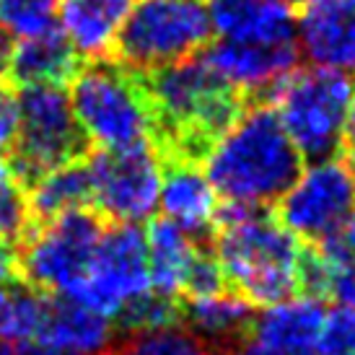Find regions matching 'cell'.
I'll list each match as a JSON object with an SVG mask.
<instances>
[{"label":"cell","instance_id":"cell-14","mask_svg":"<svg viewBox=\"0 0 355 355\" xmlns=\"http://www.w3.org/2000/svg\"><path fill=\"white\" fill-rule=\"evenodd\" d=\"M161 161V192L158 202L164 218L187 231L200 244H210V231L216 228L218 195L198 161L184 158H158Z\"/></svg>","mask_w":355,"mask_h":355},{"label":"cell","instance_id":"cell-34","mask_svg":"<svg viewBox=\"0 0 355 355\" xmlns=\"http://www.w3.org/2000/svg\"><path fill=\"white\" fill-rule=\"evenodd\" d=\"M13 50H16V42L6 26H0V80L8 78L10 73V60H13Z\"/></svg>","mask_w":355,"mask_h":355},{"label":"cell","instance_id":"cell-2","mask_svg":"<svg viewBox=\"0 0 355 355\" xmlns=\"http://www.w3.org/2000/svg\"><path fill=\"white\" fill-rule=\"evenodd\" d=\"M205 177L223 202L272 207L301 174L304 158L267 99L247 101L202 158Z\"/></svg>","mask_w":355,"mask_h":355},{"label":"cell","instance_id":"cell-3","mask_svg":"<svg viewBox=\"0 0 355 355\" xmlns=\"http://www.w3.org/2000/svg\"><path fill=\"white\" fill-rule=\"evenodd\" d=\"M213 231L216 259L231 293L259 306L301 296L304 244L265 207L223 202Z\"/></svg>","mask_w":355,"mask_h":355},{"label":"cell","instance_id":"cell-25","mask_svg":"<svg viewBox=\"0 0 355 355\" xmlns=\"http://www.w3.org/2000/svg\"><path fill=\"white\" fill-rule=\"evenodd\" d=\"M122 329L128 332H146V329H161L174 327L182 322V298L161 296L150 288L148 293L132 298L122 306V311L114 316Z\"/></svg>","mask_w":355,"mask_h":355},{"label":"cell","instance_id":"cell-35","mask_svg":"<svg viewBox=\"0 0 355 355\" xmlns=\"http://www.w3.org/2000/svg\"><path fill=\"white\" fill-rule=\"evenodd\" d=\"M340 146L345 148L347 164H353V166H355V99H353V107H350V112H347L345 130H343V143H340Z\"/></svg>","mask_w":355,"mask_h":355},{"label":"cell","instance_id":"cell-28","mask_svg":"<svg viewBox=\"0 0 355 355\" xmlns=\"http://www.w3.org/2000/svg\"><path fill=\"white\" fill-rule=\"evenodd\" d=\"M314 252L329 272H355V216L343 220L335 231L314 241Z\"/></svg>","mask_w":355,"mask_h":355},{"label":"cell","instance_id":"cell-20","mask_svg":"<svg viewBox=\"0 0 355 355\" xmlns=\"http://www.w3.org/2000/svg\"><path fill=\"white\" fill-rule=\"evenodd\" d=\"M150 288L168 298H182L189 265L198 254L200 241L174 226L168 218H150L146 228Z\"/></svg>","mask_w":355,"mask_h":355},{"label":"cell","instance_id":"cell-8","mask_svg":"<svg viewBox=\"0 0 355 355\" xmlns=\"http://www.w3.org/2000/svg\"><path fill=\"white\" fill-rule=\"evenodd\" d=\"M101 234L104 218L89 207L31 226L21 241L19 275L37 291L68 296L89 272Z\"/></svg>","mask_w":355,"mask_h":355},{"label":"cell","instance_id":"cell-15","mask_svg":"<svg viewBox=\"0 0 355 355\" xmlns=\"http://www.w3.org/2000/svg\"><path fill=\"white\" fill-rule=\"evenodd\" d=\"M210 29L231 42H293L296 19L283 0H207Z\"/></svg>","mask_w":355,"mask_h":355},{"label":"cell","instance_id":"cell-27","mask_svg":"<svg viewBox=\"0 0 355 355\" xmlns=\"http://www.w3.org/2000/svg\"><path fill=\"white\" fill-rule=\"evenodd\" d=\"M31 231L29 198L26 187L8 174L0 179V239L10 244H21Z\"/></svg>","mask_w":355,"mask_h":355},{"label":"cell","instance_id":"cell-17","mask_svg":"<svg viewBox=\"0 0 355 355\" xmlns=\"http://www.w3.org/2000/svg\"><path fill=\"white\" fill-rule=\"evenodd\" d=\"M83 68L80 58L62 29L50 26L42 34L26 37L16 44L8 78L16 86H65Z\"/></svg>","mask_w":355,"mask_h":355},{"label":"cell","instance_id":"cell-24","mask_svg":"<svg viewBox=\"0 0 355 355\" xmlns=\"http://www.w3.org/2000/svg\"><path fill=\"white\" fill-rule=\"evenodd\" d=\"M101 355H216L213 347L192 329H182L179 324L146 329V332H130L125 343Z\"/></svg>","mask_w":355,"mask_h":355},{"label":"cell","instance_id":"cell-12","mask_svg":"<svg viewBox=\"0 0 355 355\" xmlns=\"http://www.w3.org/2000/svg\"><path fill=\"white\" fill-rule=\"evenodd\" d=\"M296 42L314 68L355 76V0H304Z\"/></svg>","mask_w":355,"mask_h":355},{"label":"cell","instance_id":"cell-23","mask_svg":"<svg viewBox=\"0 0 355 355\" xmlns=\"http://www.w3.org/2000/svg\"><path fill=\"white\" fill-rule=\"evenodd\" d=\"M44 301L47 296H42L37 288L21 280L0 288V340L8 343L34 340L42 327Z\"/></svg>","mask_w":355,"mask_h":355},{"label":"cell","instance_id":"cell-33","mask_svg":"<svg viewBox=\"0 0 355 355\" xmlns=\"http://www.w3.org/2000/svg\"><path fill=\"white\" fill-rule=\"evenodd\" d=\"M16 355H86V353L73 350V347L42 343V340H26V343H19V347H16Z\"/></svg>","mask_w":355,"mask_h":355},{"label":"cell","instance_id":"cell-4","mask_svg":"<svg viewBox=\"0 0 355 355\" xmlns=\"http://www.w3.org/2000/svg\"><path fill=\"white\" fill-rule=\"evenodd\" d=\"M70 86L73 114L89 146L101 150L153 146L156 125L138 73L99 58L86 62Z\"/></svg>","mask_w":355,"mask_h":355},{"label":"cell","instance_id":"cell-11","mask_svg":"<svg viewBox=\"0 0 355 355\" xmlns=\"http://www.w3.org/2000/svg\"><path fill=\"white\" fill-rule=\"evenodd\" d=\"M275 205L280 223L314 244L355 216V166L335 156L314 161Z\"/></svg>","mask_w":355,"mask_h":355},{"label":"cell","instance_id":"cell-21","mask_svg":"<svg viewBox=\"0 0 355 355\" xmlns=\"http://www.w3.org/2000/svg\"><path fill=\"white\" fill-rule=\"evenodd\" d=\"M26 198H29L31 226L47 223L70 210H83L91 205L89 161L76 158L44 171L34 184L26 187Z\"/></svg>","mask_w":355,"mask_h":355},{"label":"cell","instance_id":"cell-26","mask_svg":"<svg viewBox=\"0 0 355 355\" xmlns=\"http://www.w3.org/2000/svg\"><path fill=\"white\" fill-rule=\"evenodd\" d=\"M60 0H0V26L21 40L47 31L58 13Z\"/></svg>","mask_w":355,"mask_h":355},{"label":"cell","instance_id":"cell-6","mask_svg":"<svg viewBox=\"0 0 355 355\" xmlns=\"http://www.w3.org/2000/svg\"><path fill=\"white\" fill-rule=\"evenodd\" d=\"M210 34L198 0H138L112 44V60L132 73H150L205 50Z\"/></svg>","mask_w":355,"mask_h":355},{"label":"cell","instance_id":"cell-10","mask_svg":"<svg viewBox=\"0 0 355 355\" xmlns=\"http://www.w3.org/2000/svg\"><path fill=\"white\" fill-rule=\"evenodd\" d=\"M91 205L112 223H140L156 213L161 161L153 146L96 150L89 158Z\"/></svg>","mask_w":355,"mask_h":355},{"label":"cell","instance_id":"cell-31","mask_svg":"<svg viewBox=\"0 0 355 355\" xmlns=\"http://www.w3.org/2000/svg\"><path fill=\"white\" fill-rule=\"evenodd\" d=\"M13 280H21L19 275V252L16 247L0 239V288L13 283Z\"/></svg>","mask_w":355,"mask_h":355},{"label":"cell","instance_id":"cell-22","mask_svg":"<svg viewBox=\"0 0 355 355\" xmlns=\"http://www.w3.org/2000/svg\"><path fill=\"white\" fill-rule=\"evenodd\" d=\"M252 304L231 291L182 301V319H187L189 329L202 337L207 345L218 343L220 347H226L241 340L252 324Z\"/></svg>","mask_w":355,"mask_h":355},{"label":"cell","instance_id":"cell-30","mask_svg":"<svg viewBox=\"0 0 355 355\" xmlns=\"http://www.w3.org/2000/svg\"><path fill=\"white\" fill-rule=\"evenodd\" d=\"M19 135V96L6 80H0V158L10 156Z\"/></svg>","mask_w":355,"mask_h":355},{"label":"cell","instance_id":"cell-16","mask_svg":"<svg viewBox=\"0 0 355 355\" xmlns=\"http://www.w3.org/2000/svg\"><path fill=\"white\" fill-rule=\"evenodd\" d=\"M324 314L327 311L319 298H286L267 306L262 314L252 316L247 337L283 353H314Z\"/></svg>","mask_w":355,"mask_h":355},{"label":"cell","instance_id":"cell-18","mask_svg":"<svg viewBox=\"0 0 355 355\" xmlns=\"http://www.w3.org/2000/svg\"><path fill=\"white\" fill-rule=\"evenodd\" d=\"M132 6L135 0H60V26L80 58H107Z\"/></svg>","mask_w":355,"mask_h":355},{"label":"cell","instance_id":"cell-13","mask_svg":"<svg viewBox=\"0 0 355 355\" xmlns=\"http://www.w3.org/2000/svg\"><path fill=\"white\" fill-rule=\"evenodd\" d=\"M202 58L223 80L252 99L254 91H270L277 80L296 70L301 50L298 42H231L220 40L205 47Z\"/></svg>","mask_w":355,"mask_h":355},{"label":"cell","instance_id":"cell-5","mask_svg":"<svg viewBox=\"0 0 355 355\" xmlns=\"http://www.w3.org/2000/svg\"><path fill=\"white\" fill-rule=\"evenodd\" d=\"M262 99L275 109L291 143L306 161L335 156L343 143L347 112L355 99V78L340 70H291Z\"/></svg>","mask_w":355,"mask_h":355},{"label":"cell","instance_id":"cell-7","mask_svg":"<svg viewBox=\"0 0 355 355\" xmlns=\"http://www.w3.org/2000/svg\"><path fill=\"white\" fill-rule=\"evenodd\" d=\"M89 140L80 132L65 86H24L19 96V135L8 166L24 187L50 168L86 158Z\"/></svg>","mask_w":355,"mask_h":355},{"label":"cell","instance_id":"cell-9","mask_svg":"<svg viewBox=\"0 0 355 355\" xmlns=\"http://www.w3.org/2000/svg\"><path fill=\"white\" fill-rule=\"evenodd\" d=\"M150 291L146 231L138 223H114L104 228L89 272L68 298L89 306L114 322L122 306Z\"/></svg>","mask_w":355,"mask_h":355},{"label":"cell","instance_id":"cell-32","mask_svg":"<svg viewBox=\"0 0 355 355\" xmlns=\"http://www.w3.org/2000/svg\"><path fill=\"white\" fill-rule=\"evenodd\" d=\"M223 355H316V353H283V350H272V347L262 345V343H257L252 337H241L236 343H231V345L220 347Z\"/></svg>","mask_w":355,"mask_h":355},{"label":"cell","instance_id":"cell-29","mask_svg":"<svg viewBox=\"0 0 355 355\" xmlns=\"http://www.w3.org/2000/svg\"><path fill=\"white\" fill-rule=\"evenodd\" d=\"M316 355H355V309L337 306L324 314L319 337H316Z\"/></svg>","mask_w":355,"mask_h":355},{"label":"cell","instance_id":"cell-19","mask_svg":"<svg viewBox=\"0 0 355 355\" xmlns=\"http://www.w3.org/2000/svg\"><path fill=\"white\" fill-rule=\"evenodd\" d=\"M34 340L73 347L86 355H101L112 343V319L73 298L52 293L44 301L42 327Z\"/></svg>","mask_w":355,"mask_h":355},{"label":"cell","instance_id":"cell-1","mask_svg":"<svg viewBox=\"0 0 355 355\" xmlns=\"http://www.w3.org/2000/svg\"><path fill=\"white\" fill-rule=\"evenodd\" d=\"M156 125L158 158L198 161L207 156L249 96L210 68L202 55L177 60L150 73H138Z\"/></svg>","mask_w":355,"mask_h":355},{"label":"cell","instance_id":"cell-37","mask_svg":"<svg viewBox=\"0 0 355 355\" xmlns=\"http://www.w3.org/2000/svg\"><path fill=\"white\" fill-rule=\"evenodd\" d=\"M283 3H288V6H296V3H304V0H283Z\"/></svg>","mask_w":355,"mask_h":355},{"label":"cell","instance_id":"cell-36","mask_svg":"<svg viewBox=\"0 0 355 355\" xmlns=\"http://www.w3.org/2000/svg\"><path fill=\"white\" fill-rule=\"evenodd\" d=\"M0 355H16V347L8 340H0Z\"/></svg>","mask_w":355,"mask_h":355}]
</instances>
